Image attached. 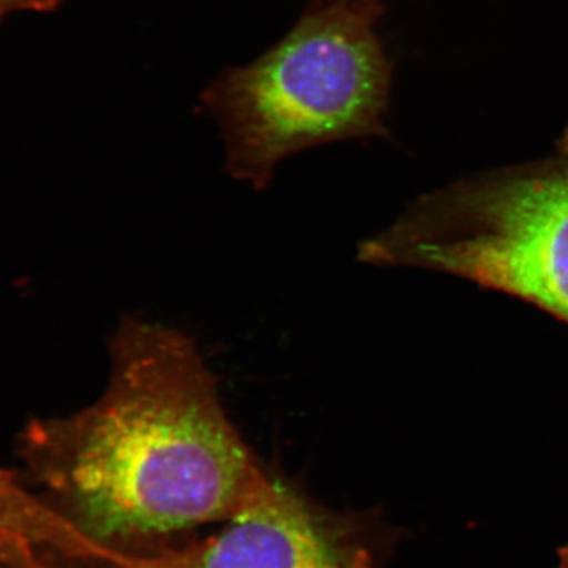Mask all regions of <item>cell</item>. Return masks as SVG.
Masks as SVG:
<instances>
[{"instance_id":"6da1fadb","label":"cell","mask_w":568,"mask_h":568,"mask_svg":"<svg viewBox=\"0 0 568 568\" xmlns=\"http://www.w3.org/2000/svg\"><path fill=\"white\" fill-rule=\"evenodd\" d=\"M110 355L99 402L33 422L21 457L89 568H133L222 525L271 473L227 417L189 336L125 317Z\"/></svg>"},{"instance_id":"7a4b0ae2","label":"cell","mask_w":568,"mask_h":568,"mask_svg":"<svg viewBox=\"0 0 568 568\" xmlns=\"http://www.w3.org/2000/svg\"><path fill=\"white\" fill-rule=\"evenodd\" d=\"M383 14L381 2L313 3L274 48L205 89L233 178L264 189L294 153L388 136L394 62L376 31Z\"/></svg>"},{"instance_id":"3957f363","label":"cell","mask_w":568,"mask_h":568,"mask_svg":"<svg viewBox=\"0 0 568 568\" xmlns=\"http://www.w3.org/2000/svg\"><path fill=\"white\" fill-rule=\"evenodd\" d=\"M358 260L459 276L568 324V130L547 159L420 197Z\"/></svg>"},{"instance_id":"277c9868","label":"cell","mask_w":568,"mask_h":568,"mask_svg":"<svg viewBox=\"0 0 568 568\" xmlns=\"http://www.w3.org/2000/svg\"><path fill=\"white\" fill-rule=\"evenodd\" d=\"M398 536L379 519L328 510L271 473L215 532L133 568H383Z\"/></svg>"},{"instance_id":"5b68a950","label":"cell","mask_w":568,"mask_h":568,"mask_svg":"<svg viewBox=\"0 0 568 568\" xmlns=\"http://www.w3.org/2000/svg\"><path fill=\"white\" fill-rule=\"evenodd\" d=\"M0 536L39 552H54L65 540L63 523L39 493L17 474L0 469Z\"/></svg>"},{"instance_id":"8992f818","label":"cell","mask_w":568,"mask_h":568,"mask_svg":"<svg viewBox=\"0 0 568 568\" xmlns=\"http://www.w3.org/2000/svg\"><path fill=\"white\" fill-rule=\"evenodd\" d=\"M61 0H0V20L21 10H50Z\"/></svg>"},{"instance_id":"52a82bcc","label":"cell","mask_w":568,"mask_h":568,"mask_svg":"<svg viewBox=\"0 0 568 568\" xmlns=\"http://www.w3.org/2000/svg\"><path fill=\"white\" fill-rule=\"evenodd\" d=\"M18 558L48 559L47 556L40 555L39 551H33V549L22 547V545L17 544V541L10 540V538L0 536V560Z\"/></svg>"},{"instance_id":"ba28073f","label":"cell","mask_w":568,"mask_h":568,"mask_svg":"<svg viewBox=\"0 0 568 568\" xmlns=\"http://www.w3.org/2000/svg\"><path fill=\"white\" fill-rule=\"evenodd\" d=\"M0 568H63L58 562L43 558H18L0 560Z\"/></svg>"},{"instance_id":"9c48e42d","label":"cell","mask_w":568,"mask_h":568,"mask_svg":"<svg viewBox=\"0 0 568 568\" xmlns=\"http://www.w3.org/2000/svg\"><path fill=\"white\" fill-rule=\"evenodd\" d=\"M558 568H568V544L558 549Z\"/></svg>"},{"instance_id":"30bf717a","label":"cell","mask_w":568,"mask_h":568,"mask_svg":"<svg viewBox=\"0 0 568 568\" xmlns=\"http://www.w3.org/2000/svg\"><path fill=\"white\" fill-rule=\"evenodd\" d=\"M336 2V0H312V3ZM357 2H381V0H357Z\"/></svg>"}]
</instances>
